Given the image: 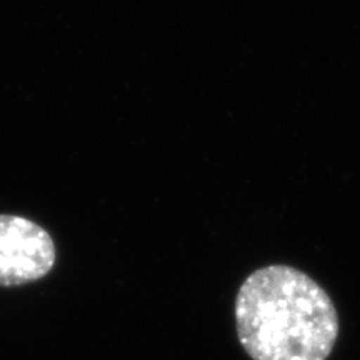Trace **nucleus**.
Here are the masks:
<instances>
[{
	"mask_svg": "<svg viewBox=\"0 0 360 360\" xmlns=\"http://www.w3.org/2000/svg\"><path fill=\"white\" fill-rule=\"evenodd\" d=\"M237 335L252 360H327L339 315L326 290L289 265L252 272L236 299Z\"/></svg>",
	"mask_w": 360,
	"mask_h": 360,
	"instance_id": "f257e3e1",
	"label": "nucleus"
},
{
	"mask_svg": "<svg viewBox=\"0 0 360 360\" xmlns=\"http://www.w3.org/2000/svg\"><path fill=\"white\" fill-rule=\"evenodd\" d=\"M56 262V244L44 227L22 215L0 214V287L37 282Z\"/></svg>",
	"mask_w": 360,
	"mask_h": 360,
	"instance_id": "f03ea898",
	"label": "nucleus"
}]
</instances>
